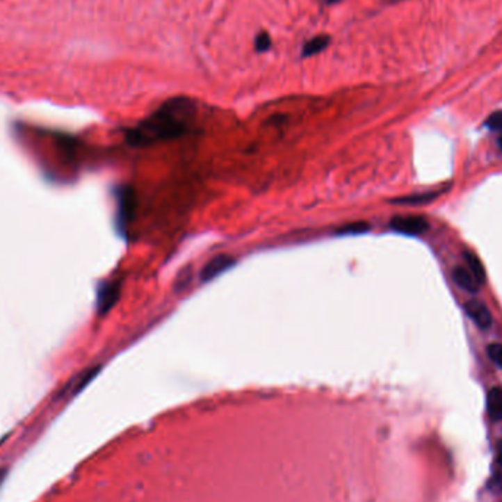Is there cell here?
I'll list each match as a JSON object with an SVG mask.
<instances>
[{
	"instance_id": "1",
	"label": "cell",
	"mask_w": 502,
	"mask_h": 502,
	"mask_svg": "<svg viewBox=\"0 0 502 502\" xmlns=\"http://www.w3.org/2000/svg\"><path fill=\"white\" fill-rule=\"evenodd\" d=\"M195 115L197 106L193 99L185 96L168 99L150 116L127 132V143L132 147H145L179 138L191 131Z\"/></svg>"
},
{
	"instance_id": "2",
	"label": "cell",
	"mask_w": 502,
	"mask_h": 502,
	"mask_svg": "<svg viewBox=\"0 0 502 502\" xmlns=\"http://www.w3.org/2000/svg\"><path fill=\"white\" fill-rule=\"evenodd\" d=\"M389 227L394 232H398L403 235L410 236H419L429 231V222L426 218L417 216V215H408V216H395Z\"/></svg>"
},
{
	"instance_id": "3",
	"label": "cell",
	"mask_w": 502,
	"mask_h": 502,
	"mask_svg": "<svg viewBox=\"0 0 502 502\" xmlns=\"http://www.w3.org/2000/svg\"><path fill=\"white\" fill-rule=\"evenodd\" d=\"M134 193L129 188H121L118 193V225L121 229H127L128 223L134 216Z\"/></svg>"
},
{
	"instance_id": "4",
	"label": "cell",
	"mask_w": 502,
	"mask_h": 502,
	"mask_svg": "<svg viewBox=\"0 0 502 502\" xmlns=\"http://www.w3.org/2000/svg\"><path fill=\"white\" fill-rule=\"evenodd\" d=\"M235 264V259L228 256V254H218L216 257L210 259L207 261L206 266L203 268L200 277L203 282H210L213 281L215 277H218L219 275H222L223 272H227L228 269H231Z\"/></svg>"
},
{
	"instance_id": "5",
	"label": "cell",
	"mask_w": 502,
	"mask_h": 502,
	"mask_svg": "<svg viewBox=\"0 0 502 502\" xmlns=\"http://www.w3.org/2000/svg\"><path fill=\"white\" fill-rule=\"evenodd\" d=\"M466 314L473 321V323L480 329H489L492 326V314L486 307V304L479 300H470L464 306Z\"/></svg>"
},
{
	"instance_id": "6",
	"label": "cell",
	"mask_w": 502,
	"mask_h": 502,
	"mask_svg": "<svg viewBox=\"0 0 502 502\" xmlns=\"http://www.w3.org/2000/svg\"><path fill=\"white\" fill-rule=\"evenodd\" d=\"M121 294V285L119 282H108L100 286L97 294V310L100 314L108 313Z\"/></svg>"
},
{
	"instance_id": "7",
	"label": "cell",
	"mask_w": 502,
	"mask_h": 502,
	"mask_svg": "<svg viewBox=\"0 0 502 502\" xmlns=\"http://www.w3.org/2000/svg\"><path fill=\"white\" fill-rule=\"evenodd\" d=\"M453 280L461 289L467 291V293H478L479 291V282L476 281V277L467 268L457 266L453 270Z\"/></svg>"
},
{
	"instance_id": "8",
	"label": "cell",
	"mask_w": 502,
	"mask_h": 502,
	"mask_svg": "<svg viewBox=\"0 0 502 502\" xmlns=\"http://www.w3.org/2000/svg\"><path fill=\"white\" fill-rule=\"evenodd\" d=\"M487 414L494 421H502V388H492L486 396Z\"/></svg>"
},
{
	"instance_id": "9",
	"label": "cell",
	"mask_w": 502,
	"mask_h": 502,
	"mask_svg": "<svg viewBox=\"0 0 502 502\" xmlns=\"http://www.w3.org/2000/svg\"><path fill=\"white\" fill-rule=\"evenodd\" d=\"M329 43H330V37L325 35V34L316 35V37L307 40V42L302 44L301 58H311V56L319 55V53H322L323 50L327 49Z\"/></svg>"
},
{
	"instance_id": "10",
	"label": "cell",
	"mask_w": 502,
	"mask_h": 502,
	"mask_svg": "<svg viewBox=\"0 0 502 502\" xmlns=\"http://www.w3.org/2000/svg\"><path fill=\"white\" fill-rule=\"evenodd\" d=\"M464 261L467 264V269L476 277V281L479 282V285H483L486 282V269L483 266L482 260L478 256H476L474 253H471V251H466Z\"/></svg>"
},
{
	"instance_id": "11",
	"label": "cell",
	"mask_w": 502,
	"mask_h": 502,
	"mask_svg": "<svg viewBox=\"0 0 502 502\" xmlns=\"http://www.w3.org/2000/svg\"><path fill=\"white\" fill-rule=\"evenodd\" d=\"M442 191L439 193H423V194H416V195H408V197H401V198H395L394 203H400V204H425L429 203L432 200H435L436 197L441 195Z\"/></svg>"
},
{
	"instance_id": "12",
	"label": "cell",
	"mask_w": 502,
	"mask_h": 502,
	"mask_svg": "<svg viewBox=\"0 0 502 502\" xmlns=\"http://www.w3.org/2000/svg\"><path fill=\"white\" fill-rule=\"evenodd\" d=\"M96 372H97V370L95 369V370H88V372L81 373L78 378L74 379V382L71 383V385H68V388H65L63 392H68L70 395H74V394L79 392V391H81V389L84 388V385H87L88 380H90L92 376H95Z\"/></svg>"
},
{
	"instance_id": "13",
	"label": "cell",
	"mask_w": 502,
	"mask_h": 502,
	"mask_svg": "<svg viewBox=\"0 0 502 502\" xmlns=\"http://www.w3.org/2000/svg\"><path fill=\"white\" fill-rule=\"evenodd\" d=\"M270 47H272V38H270V35H269L268 33H264V31L259 33V34L256 35V38H254V49H256V51L264 53V51L270 50Z\"/></svg>"
},
{
	"instance_id": "14",
	"label": "cell",
	"mask_w": 502,
	"mask_h": 502,
	"mask_svg": "<svg viewBox=\"0 0 502 502\" xmlns=\"http://www.w3.org/2000/svg\"><path fill=\"white\" fill-rule=\"evenodd\" d=\"M487 355L498 367L502 369V343H489L487 346Z\"/></svg>"
},
{
	"instance_id": "15",
	"label": "cell",
	"mask_w": 502,
	"mask_h": 502,
	"mask_svg": "<svg viewBox=\"0 0 502 502\" xmlns=\"http://www.w3.org/2000/svg\"><path fill=\"white\" fill-rule=\"evenodd\" d=\"M485 127L491 131L502 132V111H498V112H494L492 115H489L485 121Z\"/></svg>"
},
{
	"instance_id": "16",
	"label": "cell",
	"mask_w": 502,
	"mask_h": 502,
	"mask_svg": "<svg viewBox=\"0 0 502 502\" xmlns=\"http://www.w3.org/2000/svg\"><path fill=\"white\" fill-rule=\"evenodd\" d=\"M369 229H370V227L367 223H353V225H348V227L343 228L341 231V234H362V232H366Z\"/></svg>"
},
{
	"instance_id": "17",
	"label": "cell",
	"mask_w": 502,
	"mask_h": 502,
	"mask_svg": "<svg viewBox=\"0 0 502 502\" xmlns=\"http://www.w3.org/2000/svg\"><path fill=\"white\" fill-rule=\"evenodd\" d=\"M496 460H498L499 464L502 466V439H499L498 444H496Z\"/></svg>"
},
{
	"instance_id": "18",
	"label": "cell",
	"mask_w": 502,
	"mask_h": 502,
	"mask_svg": "<svg viewBox=\"0 0 502 502\" xmlns=\"http://www.w3.org/2000/svg\"><path fill=\"white\" fill-rule=\"evenodd\" d=\"M5 476H6V470H5V469H0V485H2V482H3V479H5Z\"/></svg>"
},
{
	"instance_id": "19",
	"label": "cell",
	"mask_w": 502,
	"mask_h": 502,
	"mask_svg": "<svg viewBox=\"0 0 502 502\" xmlns=\"http://www.w3.org/2000/svg\"><path fill=\"white\" fill-rule=\"evenodd\" d=\"M325 2H326L327 5H334V3H338V2H341V0H325Z\"/></svg>"
},
{
	"instance_id": "20",
	"label": "cell",
	"mask_w": 502,
	"mask_h": 502,
	"mask_svg": "<svg viewBox=\"0 0 502 502\" xmlns=\"http://www.w3.org/2000/svg\"><path fill=\"white\" fill-rule=\"evenodd\" d=\"M498 147L502 150V132H501V136L498 137Z\"/></svg>"
}]
</instances>
